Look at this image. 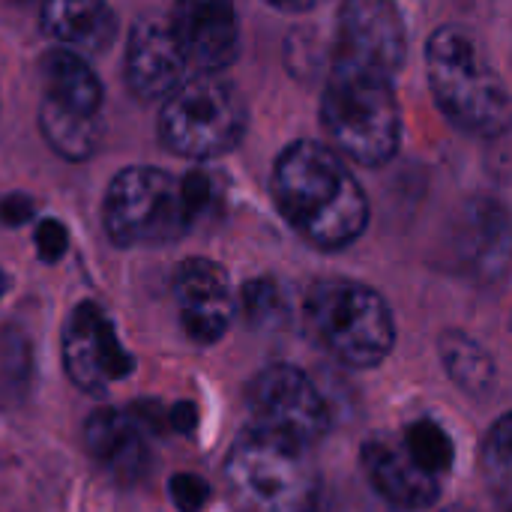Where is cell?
Here are the masks:
<instances>
[{
	"mask_svg": "<svg viewBox=\"0 0 512 512\" xmlns=\"http://www.w3.org/2000/svg\"><path fill=\"white\" fill-rule=\"evenodd\" d=\"M249 126L240 90L222 75L186 78L159 111L162 144L183 159H216L231 153Z\"/></svg>",
	"mask_w": 512,
	"mask_h": 512,
	"instance_id": "obj_6",
	"label": "cell"
},
{
	"mask_svg": "<svg viewBox=\"0 0 512 512\" xmlns=\"http://www.w3.org/2000/svg\"><path fill=\"white\" fill-rule=\"evenodd\" d=\"M168 24L186 63L201 69V75H219L225 66L237 60L240 27L234 6L183 0L171 9Z\"/></svg>",
	"mask_w": 512,
	"mask_h": 512,
	"instance_id": "obj_13",
	"label": "cell"
},
{
	"mask_svg": "<svg viewBox=\"0 0 512 512\" xmlns=\"http://www.w3.org/2000/svg\"><path fill=\"white\" fill-rule=\"evenodd\" d=\"M312 336L345 366L372 369L396 345V321L387 300L351 279H321L303 303Z\"/></svg>",
	"mask_w": 512,
	"mask_h": 512,
	"instance_id": "obj_5",
	"label": "cell"
},
{
	"mask_svg": "<svg viewBox=\"0 0 512 512\" xmlns=\"http://www.w3.org/2000/svg\"><path fill=\"white\" fill-rule=\"evenodd\" d=\"M240 309L255 330H276L288 321V300L273 279H252L240 291Z\"/></svg>",
	"mask_w": 512,
	"mask_h": 512,
	"instance_id": "obj_23",
	"label": "cell"
},
{
	"mask_svg": "<svg viewBox=\"0 0 512 512\" xmlns=\"http://www.w3.org/2000/svg\"><path fill=\"white\" fill-rule=\"evenodd\" d=\"M33 213H36V204L21 192H12L0 201V222L3 225H24L33 219Z\"/></svg>",
	"mask_w": 512,
	"mask_h": 512,
	"instance_id": "obj_26",
	"label": "cell"
},
{
	"mask_svg": "<svg viewBox=\"0 0 512 512\" xmlns=\"http://www.w3.org/2000/svg\"><path fill=\"white\" fill-rule=\"evenodd\" d=\"M360 462L375 492L399 510H426L441 495V480L426 474L402 447V441L375 435L363 441Z\"/></svg>",
	"mask_w": 512,
	"mask_h": 512,
	"instance_id": "obj_14",
	"label": "cell"
},
{
	"mask_svg": "<svg viewBox=\"0 0 512 512\" xmlns=\"http://www.w3.org/2000/svg\"><path fill=\"white\" fill-rule=\"evenodd\" d=\"M84 450L93 462L108 471L117 483H138L150 468V453L141 426L129 417V411L99 408L84 423Z\"/></svg>",
	"mask_w": 512,
	"mask_h": 512,
	"instance_id": "obj_15",
	"label": "cell"
},
{
	"mask_svg": "<svg viewBox=\"0 0 512 512\" xmlns=\"http://www.w3.org/2000/svg\"><path fill=\"white\" fill-rule=\"evenodd\" d=\"M174 303L183 333L198 345L219 342L234 321L228 273L210 258H189L174 273Z\"/></svg>",
	"mask_w": 512,
	"mask_h": 512,
	"instance_id": "obj_11",
	"label": "cell"
},
{
	"mask_svg": "<svg viewBox=\"0 0 512 512\" xmlns=\"http://www.w3.org/2000/svg\"><path fill=\"white\" fill-rule=\"evenodd\" d=\"M36 255L42 258V261H48V264H54V261H60L63 255H66V249H69V234H66V228H63V222H57V219H39V225H36Z\"/></svg>",
	"mask_w": 512,
	"mask_h": 512,
	"instance_id": "obj_25",
	"label": "cell"
},
{
	"mask_svg": "<svg viewBox=\"0 0 512 512\" xmlns=\"http://www.w3.org/2000/svg\"><path fill=\"white\" fill-rule=\"evenodd\" d=\"M171 501L180 512H201L210 504V486L195 474H177L168 483Z\"/></svg>",
	"mask_w": 512,
	"mask_h": 512,
	"instance_id": "obj_24",
	"label": "cell"
},
{
	"mask_svg": "<svg viewBox=\"0 0 512 512\" xmlns=\"http://www.w3.org/2000/svg\"><path fill=\"white\" fill-rule=\"evenodd\" d=\"M39 129L48 147L69 162H87L99 150V141H102L99 117L63 108L45 96L39 102Z\"/></svg>",
	"mask_w": 512,
	"mask_h": 512,
	"instance_id": "obj_19",
	"label": "cell"
},
{
	"mask_svg": "<svg viewBox=\"0 0 512 512\" xmlns=\"http://www.w3.org/2000/svg\"><path fill=\"white\" fill-rule=\"evenodd\" d=\"M426 72L435 102L453 126L480 138L507 132L510 90L465 27L444 24L429 36Z\"/></svg>",
	"mask_w": 512,
	"mask_h": 512,
	"instance_id": "obj_2",
	"label": "cell"
},
{
	"mask_svg": "<svg viewBox=\"0 0 512 512\" xmlns=\"http://www.w3.org/2000/svg\"><path fill=\"white\" fill-rule=\"evenodd\" d=\"M273 201L312 246L336 252L369 225V198L339 153L321 141H291L273 168Z\"/></svg>",
	"mask_w": 512,
	"mask_h": 512,
	"instance_id": "obj_1",
	"label": "cell"
},
{
	"mask_svg": "<svg viewBox=\"0 0 512 512\" xmlns=\"http://www.w3.org/2000/svg\"><path fill=\"white\" fill-rule=\"evenodd\" d=\"M42 81H45V99L99 117L102 84L81 54H72L66 48H51L42 57Z\"/></svg>",
	"mask_w": 512,
	"mask_h": 512,
	"instance_id": "obj_17",
	"label": "cell"
},
{
	"mask_svg": "<svg viewBox=\"0 0 512 512\" xmlns=\"http://www.w3.org/2000/svg\"><path fill=\"white\" fill-rule=\"evenodd\" d=\"M441 512H477V510H468V507H447V510Z\"/></svg>",
	"mask_w": 512,
	"mask_h": 512,
	"instance_id": "obj_28",
	"label": "cell"
},
{
	"mask_svg": "<svg viewBox=\"0 0 512 512\" xmlns=\"http://www.w3.org/2000/svg\"><path fill=\"white\" fill-rule=\"evenodd\" d=\"M255 429L288 438L300 447L318 444L330 432V408L315 381L297 366H267L249 384Z\"/></svg>",
	"mask_w": 512,
	"mask_h": 512,
	"instance_id": "obj_8",
	"label": "cell"
},
{
	"mask_svg": "<svg viewBox=\"0 0 512 512\" xmlns=\"http://www.w3.org/2000/svg\"><path fill=\"white\" fill-rule=\"evenodd\" d=\"M438 354H441L447 375L453 378V384L459 390H465L468 396H477V399H486L495 393V384H498L495 357L474 336H468L462 330H447L438 339Z\"/></svg>",
	"mask_w": 512,
	"mask_h": 512,
	"instance_id": "obj_20",
	"label": "cell"
},
{
	"mask_svg": "<svg viewBox=\"0 0 512 512\" xmlns=\"http://www.w3.org/2000/svg\"><path fill=\"white\" fill-rule=\"evenodd\" d=\"M480 468H483V477H486L489 489L498 495L501 507H507L512 483L510 414L498 417V423L489 429V435H486V441H483V450H480Z\"/></svg>",
	"mask_w": 512,
	"mask_h": 512,
	"instance_id": "obj_22",
	"label": "cell"
},
{
	"mask_svg": "<svg viewBox=\"0 0 512 512\" xmlns=\"http://www.w3.org/2000/svg\"><path fill=\"white\" fill-rule=\"evenodd\" d=\"M408 54L402 12L384 0H348L336 21L333 63L396 78Z\"/></svg>",
	"mask_w": 512,
	"mask_h": 512,
	"instance_id": "obj_9",
	"label": "cell"
},
{
	"mask_svg": "<svg viewBox=\"0 0 512 512\" xmlns=\"http://www.w3.org/2000/svg\"><path fill=\"white\" fill-rule=\"evenodd\" d=\"M225 486L237 512H315L321 498L309 450L255 426L231 444Z\"/></svg>",
	"mask_w": 512,
	"mask_h": 512,
	"instance_id": "obj_4",
	"label": "cell"
},
{
	"mask_svg": "<svg viewBox=\"0 0 512 512\" xmlns=\"http://www.w3.org/2000/svg\"><path fill=\"white\" fill-rule=\"evenodd\" d=\"M102 225L117 246H165L183 237L195 219L186 207L180 177L162 168L132 165L108 183Z\"/></svg>",
	"mask_w": 512,
	"mask_h": 512,
	"instance_id": "obj_7",
	"label": "cell"
},
{
	"mask_svg": "<svg viewBox=\"0 0 512 512\" xmlns=\"http://www.w3.org/2000/svg\"><path fill=\"white\" fill-rule=\"evenodd\" d=\"M42 30L57 42L66 45V51H102L117 36V12L108 3L96 0H51L39 9Z\"/></svg>",
	"mask_w": 512,
	"mask_h": 512,
	"instance_id": "obj_16",
	"label": "cell"
},
{
	"mask_svg": "<svg viewBox=\"0 0 512 512\" xmlns=\"http://www.w3.org/2000/svg\"><path fill=\"white\" fill-rule=\"evenodd\" d=\"M186 57L165 18H141L126 42V87L141 102H165L186 81Z\"/></svg>",
	"mask_w": 512,
	"mask_h": 512,
	"instance_id": "obj_12",
	"label": "cell"
},
{
	"mask_svg": "<svg viewBox=\"0 0 512 512\" xmlns=\"http://www.w3.org/2000/svg\"><path fill=\"white\" fill-rule=\"evenodd\" d=\"M6 288H9V276H6V273L0 270V297L6 294Z\"/></svg>",
	"mask_w": 512,
	"mask_h": 512,
	"instance_id": "obj_27",
	"label": "cell"
},
{
	"mask_svg": "<svg viewBox=\"0 0 512 512\" xmlns=\"http://www.w3.org/2000/svg\"><path fill=\"white\" fill-rule=\"evenodd\" d=\"M63 366L69 381L96 396L129 378L132 354L120 345L111 318L99 303H78L63 327Z\"/></svg>",
	"mask_w": 512,
	"mask_h": 512,
	"instance_id": "obj_10",
	"label": "cell"
},
{
	"mask_svg": "<svg viewBox=\"0 0 512 512\" xmlns=\"http://www.w3.org/2000/svg\"><path fill=\"white\" fill-rule=\"evenodd\" d=\"M402 447L426 474H432L438 480H441V474H447L453 468V459H456L453 438L447 435V429L441 423H435L429 417H420L405 429Z\"/></svg>",
	"mask_w": 512,
	"mask_h": 512,
	"instance_id": "obj_21",
	"label": "cell"
},
{
	"mask_svg": "<svg viewBox=\"0 0 512 512\" xmlns=\"http://www.w3.org/2000/svg\"><path fill=\"white\" fill-rule=\"evenodd\" d=\"M321 123L336 153L366 168L390 162L402 141V108L393 78L333 63L321 96Z\"/></svg>",
	"mask_w": 512,
	"mask_h": 512,
	"instance_id": "obj_3",
	"label": "cell"
},
{
	"mask_svg": "<svg viewBox=\"0 0 512 512\" xmlns=\"http://www.w3.org/2000/svg\"><path fill=\"white\" fill-rule=\"evenodd\" d=\"M507 213L495 201H474L462 219L459 252L471 267H480L492 276V270L504 267L507 261Z\"/></svg>",
	"mask_w": 512,
	"mask_h": 512,
	"instance_id": "obj_18",
	"label": "cell"
}]
</instances>
